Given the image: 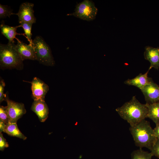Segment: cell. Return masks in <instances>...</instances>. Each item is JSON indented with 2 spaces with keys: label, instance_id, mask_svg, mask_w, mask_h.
Here are the masks:
<instances>
[{
  "label": "cell",
  "instance_id": "obj_1",
  "mask_svg": "<svg viewBox=\"0 0 159 159\" xmlns=\"http://www.w3.org/2000/svg\"><path fill=\"white\" fill-rule=\"evenodd\" d=\"M116 111L122 119L127 121L130 126L135 125L145 119L148 112L145 104L140 103L135 96L121 107L117 108Z\"/></svg>",
  "mask_w": 159,
  "mask_h": 159
},
{
  "label": "cell",
  "instance_id": "obj_2",
  "mask_svg": "<svg viewBox=\"0 0 159 159\" xmlns=\"http://www.w3.org/2000/svg\"><path fill=\"white\" fill-rule=\"evenodd\" d=\"M129 130L135 145L140 148L145 147L150 150L157 140L149 122L145 119L130 126Z\"/></svg>",
  "mask_w": 159,
  "mask_h": 159
},
{
  "label": "cell",
  "instance_id": "obj_3",
  "mask_svg": "<svg viewBox=\"0 0 159 159\" xmlns=\"http://www.w3.org/2000/svg\"><path fill=\"white\" fill-rule=\"evenodd\" d=\"M13 43L0 44V68L21 70L24 67L23 61L14 49Z\"/></svg>",
  "mask_w": 159,
  "mask_h": 159
},
{
  "label": "cell",
  "instance_id": "obj_4",
  "mask_svg": "<svg viewBox=\"0 0 159 159\" xmlns=\"http://www.w3.org/2000/svg\"><path fill=\"white\" fill-rule=\"evenodd\" d=\"M36 60L47 66H53L55 62L49 46L41 36H37L32 42Z\"/></svg>",
  "mask_w": 159,
  "mask_h": 159
},
{
  "label": "cell",
  "instance_id": "obj_5",
  "mask_svg": "<svg viewBox=\"0 0 159 159\" xmlns=\"http://www.w3.org/2000/svg\"><path fill=\"white\" fill-rule=\"evenodd\" d=\"M97 10L93 1L85 0L76 6L74 12L68 15L90 21L95 19Z\"/></svg>",
  "mask_w": 159,
  "mask_h": 159
},
{
  "label": "cell",
  "instance_id": "obj_6",
  "mask_svg": "<svg viewBox=\"0 0 159 159\" xmlns=\"http://www.w3.org/2000/svg\"><path fill=\"white\" fill-rule=\"evenodd\" d=\"M5 100L7 103L6 107L9 122L11 123H16L17 120L26 112L24 105L10 100L8 93L6 94Z\"/></svg>",
  "mask_w": 159,
  "mask_h": 159
},
{
  "label": "cell",
  "instance_id": "obj_7",
  "mask_svg": "<svg viewBox=\"0 0 159 159\" xmlns=\"http://www.w3.org/2000/svg\"><path fill=\"white\" fill-rule=\"evenodd\" d=\"M140 90L144 96L146 103L151 104L159 102V85L151 78L149 82Z\"/></svg>",
  "mask_w": 159,
  "mask_h": 159
},
{
  "label": "cell",
  "instance_id": "obj_8",
  "mask_svg": "<svg viewBox=\"0 0 159 159\" xmlns=\"http://www.w3.org/2000/svg\"><path fill=\"white\" fill-rule=\"evenodd\" d=\"M34 4L29 2L22 3L20 5L18 12L16 14L18 17L19 22H24L34 24L36 22L33 9Z\"/></svg>",
  "mask_w": 159,
  "mask_h": 159
},
{
  "label": "cell",
  "instance_id": "obj_9",
  "mask_svg": "<svg viewBox=\"0 0 159 159\" xmlns=\"http://www.w3.org/2000/svg\"><path fill=\"white\" fill-rule=\"evenodd\" d=\"M32 98L34 100H44L45 97L49 90L48 86L37 77H34L31 82Z\"/></svg>",
  "mask_w": 159,
  "mask_h": 159
},
{
  "label": "cell",
  "instance_id": "obj_10",
  "mask_svg": "<svg viewBox=\"0 0 159 159\" xmlns=\"http://www.w3.org/2000/svg\"><path fill=\"white\" fill-rule=\"evenodd\" d=\"M17 43H14L12 45L14 49L17 52L24 61L25 59L36 60V58L33 44H27L16 38Z\"/></svg>",
  "mask_w": 159,
  "mask_h": 159
},
{
  "label": "cell",
  "instance_id": "obj_11",
  "mask_svg": "<svg viewBox=\"0 0 159 159\" xmlns=\"http://www.w3.org/2000/svg\"><path fill=\"white\" fill-rule=\"evenodd\" d=\"M31 109L36 114L41 122H44L48 117L49 110L44 100H34Z\"/></svg>",
  "mask_w": 159,
  "mask_h": 159
},
{
  "label": "cell",
  "instance_id": "obj_12",
  "mask_svg": "<svg viewBox=\"0 0 159 159\" xmlns=\"http://www.w3.org/2000/svg\"><path fill=\"white\" fill-rule=\"evenodd\" d=\"M144 55L145 59L150 63L148 71L152 68L158 69L159 68V47L154 48L150 46L145 47Z\"/></svg>",
  "mask_w": 159,
  "mask_h": 159
},
{
  "label": "cell",
  "instance_id": "obj_13",
  "mask_svg": "<svg viewBox=\"0 0 159 159\" xmlns=\"http://www.w3.org/2000/svg\"><path fill=\"white\" fill-rule=\"evenodd\" d=\"M148 71L144 74L140 73L133 79H128L124 82V83L135 86L141 90L149 82L151 78L148 77Z\"/></svg>",
  "mask_w": 159,
  "mask_h": 159
},
{
  "label": "cell",
  "instance_id": "obj_14",
  "mask_svg": "<svg viewBox=\"0 0 159 159\" xmlns=\"http://www.w3.org/2000/svg\"><path fill=\"white\" fill-rule=\"evenodd\" d=\"M21 27V25L11 26L5 24L4 21L2 20L1 22L0 28L1 34L8 40L9 43H14V39L16 38V36L18 34L16 30L18 28Z\"/></svg>",
  "mask_w": 159,
  "mask_h": 159
},
{
  "label": "cell",
  "instance_id": "obj_15",
  "mask_svg": "<svg viewBox=\"0 0 159 159\" xmlns=\"http://www.w3.org/2000/svg\"><path fill=\"white\" fill-rule=\"evenodd\" d=\"M148 112L147 116L156 125L159 124V102L151 104H145Z\"/></svg>",
  "mask_w": 159,
  "mask_h": 159
},
{
  "label": "cell",
  "instance_id": "obj_16",
  "mask_svg": "<svg viewBox=\"0 0 159 159\" xmlns=\"http://www.w3.org/2000/svg\"><path fill=\"white\" fill-rule=\"evenodd\" d=\"M4 132L10 136L16 137L24 140L27 138L19 130L16 123H11L9 122L6 124Z\"/></svg>",
  "mask_w": 159,
  "mask_h": 159
},
{
  "label": "cell",
  "instance_id": "obj_17",
  "mask_svg": "<svg viewBox=\"0 0 159 159\" xmlns=\"http://www.w3.org/2000/svg\"><path fill=\"white\" fill-rule=\"evenodd\" d=\"M131 156V159H152L153 156L151 152L145 151L140 148L133 151Z\"/></svg>",
  "mask_w": 159,
  "mask_h": 159
},
{
  "label": "cell",
  "instance_id": "obj_18",
  "mask_svg": "<svg viewBox=\"0 0 159 159\" xmlns=\"http://www.w3.org/2000/svg\"><path fill=\"white\" fill-rule=\"evenodd\" d=\"M19 24L24 29L25 34L29 44H33V40L32 39V34L31 33V30L33 24L24 22H21Z\"/></svg>",
  "mask_w": 159,
  "mask_h": 159
},
{
  "label": "cell",
  "instance_id": "obj_19",
  "mask_svg": "<svg viewBox=\"0 0 159 159\" xmlns=\"http://www.w3.org/2000/svg\"><path fill=\"white\" fill-rule=\"evenodd\" d=\"M13 10L7 5L0 4V18L3 19L7 16L10 17L12 14H14L12 12Z\"/></svg>",
  "mask_w": 159,
  "mask_h": 159
},
{
  "label": "cell",
  "instance_id": "obj_20",
  "mask_svg": "<svg viewBox=\"0 0 159 159\" xmlns=\"http://www.w3.org/2000/svg\"><path fill=\"white\" fill-rule=\"evenodd\" d=\"M0 120L4 122L5 124L9 122V119L6 107L0 106Z\"/></svg>",
  "mask_w": 159,
  "mask_h": 159
},
{
  "label": "cell",
  "instance_id": "obj_21",
  "mask_svg": "<svg viewBox=\"0 0 159 159\" xmlns=\"http://www.w3.org/2000/svg\"><path fill=\"white\" fill-rule=\"evenodd\" d=\"M150 150L153 156L159 158V139H157L156 141Z\"/></svg>",
  "mask_w": 159,
  "mask_h": 159
},
{
  "label": "cell",
  "instance_id": "obj_22",
  "mask_svg": "<svg viewBox=\"0 0 159 159\" xmlns=\"http://www.w3.org/2000/svg\"><path fill=\"white\" fill-rule=\"evenodd\" d=\"M5 83L4 80L1 79L0 81V102L5 100L6 94L4 93Z\"/></svg>",
  "mask_w": 159,
  "mask_h": 159
},
{
  "label": "cell",
  "instance_id": "obj_23",
  "mask_svg": "<svg viewBox=\"0 0 159 159\" xmlns=\"http://www.w3.org/2000/svg\"><path fill=\"white\" fill-rule=\"evenodd\" d=\"M9 147V144L3 137L2 134L0 133V150L3 151L4 148Z\"/></svg>",
  "mask_w": 159,
  "mask_h": 159
},
{
  "label": "cell",
  "instance_id": "obj_24",
  "mask_svg": "<svg viewBox=\"0 0 159 159\" xmlns=\"http://www.w3.org/2000/svg\"><path fill=\"white\" fill-rule=\"evenodd\" d=\"M153 130L156 138L157 139H159V124L156 125Z\"/></svg>",
  "mask_w": 159,
  "mask_h": 159
},
{
  "label": "cell",
  "instance_id": "obj_25",
  "mask_svg": "<svg viewBox=\"0 0 159 159\" xmlns=\"http://www.w3.org/2000/svg\"><path fill=\"white\" fill-rule=\"evenodd\" d=\"M6 124L2 121L0 120V132L1 133L2 132H4V130Z\"/></svg>",
  "mask_w": 159,
  "mask_h": 159
}]
</instances>
